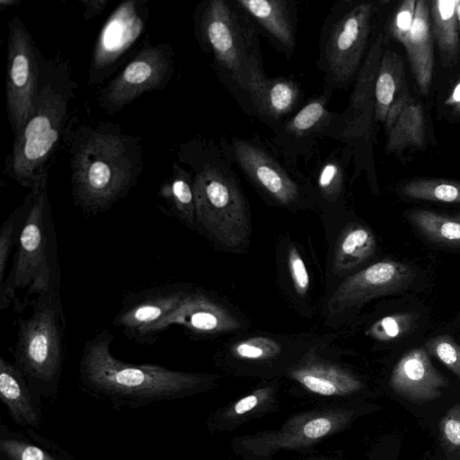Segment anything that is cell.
I'll use <instances>...</instances> for the list:
<instances>
[{"instance_id": "obj_1", "label": "cell", "mask_w": 460, "mask_h": 460, "mask_svg": "<svg viewBox=\"0 0 460 460\" xmlns=\"http://www.w3.org/2000/svg\"><path fill=\"white\" fill-rule=\"evenodd\" d=\"M114 336L102 329L87 340L79 362V380L93 396L113 407L130 409L180 399L214 387L218 376L171 370L159 365H133L111 352Z\"/></svg>"}, {"instance_id": "obj_2", "label": "cell", "mask_w": 460, "mask_h": 460, "mask_svg": "<svg viewBox=\"0 0 460 460\" xmlns=\"http://www.w3.org/2000/svg\"><path fill=\"white\" fill-rule=\"evenodd\" d=\"M181 161L191 168L196 228L222 248H243L251 234L249 206L222 142L193 139Z\"/></svg>"}, {"instance_id": "obj_3", "label": "cell", "mask_w": 460, "mask_h": 460, "mask_svg": "<svg viewBox=\"0 0 460 460\" xmlns=\"http://www.w3.org/2000/svg\"><path fill=\"white\" fill-rule=\"evenodd\" d=\"M70 145L72 193L84 213L109 210L136 184L143 166L137 137L105 124L83 126Z\"/></svg>"}, {"instance_id": "obj_4", "label": "cell", "mask_w": 460, "mask_h": 460, "mask_svg": "<svg viewBox=\"0 0 460 460\" xmlns=\"http://www.w3.org/2000/svg\"><path fill=\"white\" fill-rule=\"evenodd\" d=\"M197 38L225 85L247 111L249 96L267 77L256 23L235 0H208L196 12Z\"/></svg>"}, {"instance_id": "obj_5", "label": "cell", "mask_w": 460, "mask_h": 460, "mask_svg": "<svg viewBox=\"0 0 460 460\" xmlns=\"http://www.w3.org/2000/svg\"><path fill=\"white\" fill-rule=\"evenodd\" d=\"M48 169L31 189V202L18 235V248L7 278L0 286V309L13 303L20 313L29 298L60 288L58 239L47 192Z\"/></svg>"}, {"instance_id": "obj_6", "label": "cell", "mask_w": 460, "mask_h": 460, "mask_svg": "<svg viewBox=\"0 0 460 460\" xmlns=\"http://www.w3.org/2000/svg\"><path fill=\"white\" fill-rule=\"evenodd\" d=\"M75 84L65 63L42 60L34 112L15 137L6 159V172L22 187L32 189L47 169L65 129Z\"/></svg>"}, {"instance_id": "obj_7", "label": "cell", "mask_w": 460, "mask_h": 460, "mask_svg": "<svg viewBox=\"0 0 460 460\" xmlns=\"http://www.w3.org/2000/svg\"><path fill=\"white\" fill-rule=\"evenodd\" d=\"M376 7L370 2L341 0L332 4L319 34L316 66L323 88L346 89L365 61Z\"/></svg>"}, {"instance_id": "obj_8", "label": "cell", "mask_w": 460, "mask_h": 460, "mask_svg": "<svg viewBox=\"0 0 460 460\" xmlns=\"http://www.w3.org/2000/svg\"><path fill=\"white\" fill-rule=\"evenodd\" d=\"M221 142L234 164L266 199L288 209L315 204L309 176L270 140L255 135L223 137Z\"/></svg>"}, {"instance_id": "obj_9", "label": "cell", "mask_w": 460, "mask_h": 460, "mask_svg": "<svg viewBox=\"0 0 460 460\" xmlns=\"http://www.w3.org/2000/svg\"><path fill=\"white\" fill-rule=\"evenodd\" d=\"M60 288L29 302L31 315L17 318V341L10 349L26 378L49 384L58 378L66 352V323Z\"/></svg>"}, {"instance_id": "obj_10", "label": "cell", "mask_w": 460, "mask_h": 460, "mask_svg": "<svg viewBox=\"0 0 460 460\" xmlns=\"http://www.w3.org/2000/svg\"><path fill=\"white\" fill-rule=\"evenodd\" d=\"M358 416L349 402L294 413L278 429L234 438V452L244 460H271L282 449L301 450L348 429Z\"/></svg>"}, {"instance_id": "obj_11", "label": "cell", "mask_w": 460, "mask_h": 460, "mask_svg": "<svg viewBox=\"0 0 460 460\" xmlns=\"http://www.w3.org/2000/svg\"><path fill=\"white\" fill-rule=\"evenodd\" d=\"M383 35L372 43L354 82L347 108L338 112L332 139L343 144L342 149L353 160V181L361 169L368 166L371 149L372 118L375 117V82L382 55Z\"/></svg>"}, {"instance_id": "obj_12", "label": "cell", "mask_w": 460, "mask_h": 460, "mask_svg": "<svg viewBox=\"0 0 460 460\" xmlns=\"http://www.w3.org/2000/svg\"><path fill=\"white\" fill-rule=\"evenodd\" d=\"M8 28L6 108L16 137L34 112L43 58L17 16L12 18Z\"/></svg>"}, {"instance_id": "obj_13", "label": "cell", "mask_w": 460, "mask_h": 460, "mask_svg": "<svg viewBox=\"0 0 460 460\" xmlns=\"http://www.w3.org/2000/svg\"><path fill=\"white\" fill-rule=\"evenodd\" d=\"M174 66L170 45H146L100 93L99 101L108 111H117L141 94L165 86Z\"/></svg>"}, {"instance_id": "obj_14", "label": "cell", "mask_w": 460, "mask_h": 460, "mask_svg": "<svg viewBox=\"0 0 460 460\" xmlns=\"http://www.w3.org/2000/svg\"><path fill=\"white\" fill-rule=\"evenodd\" d=\"M323 88L321 93L310 97L275 131L270 142L289 161L298 165V160L310 159L319 142L332 138L338 112H332L328 105L333 94Z\"/></svg>"}, {"instance_id": "obj_15", "label": "cell", "mask_w": 460, "mask_h": 460, "mask_svg": "<svg viewBox=\"0 0 460 460\" xmlns=\"http://www.w3.org/2000/svg\"><path fill=\"white\" fill-rule=\"evenodd\" d=\"M194 288L189 283H165L127 295L113 325L137 344L155 343L154 328L171 314Z\"/></svg>"}, {"instance_id": "obj_16", "label": "cell", "mask_w": 460, "mask_h": 460, "mask_svg": "<svg viewBox=\"0 0 460 460\" xmlns=\"http://www.w3.org/2000/svg\"><path fill=\"white\" fill-rule=\"evenodd\" d=\"M415 272L404 263L382 261L347 277L334 290L327 305L331 312L364 304L370 299L405 290Z\"/></svg>"}, {"instance_id": "obj_17", "label": "cell", "mask_w": 460, "mask_h": 460, "mask_svg": "<svg viewBox=\"0 0 460 460\" xmlns=\"http://www.w3.org/2000/svg\"><path fill=\"white\" fill-rule=\"evenodd\" d=\"M172 325H179L193 336H210L240 329V321L205 291L192 288L181 304L153 331L155 341Z\"/></svg>"}, {"instance_id": "obj_18", "label": "cell", "mask_w": 460, "mask_h": 460, "mask_svg": "<svg viewBox=\"0 0 460 460\" xmlns=\"http://www.w3.org/2000/svg\"><path fill=\"white\" fill-rule=\"evenodd\" d=\"M144 7L137 1L121 4L107 20L95 46L90 68L92 83L102 80L145 28Z\"/></svg>"}, {"instance_id": "obj_19", "label": "cell", "mask_w": 460, "mask_h": 460, "mask_svg": "<svg viewBox=\"0 0 460 460\" xmlns=\"http://www.w3.org/2000/svg\"><path fill=\"white\" fill-rule=\"evenodd\" d=\"M285 376L310 395L341 399L343 402L365 387L362 380L352 371L320 358H304Z\"/></svg>"}, {"instance_id": "obj_20", "label": "cell", "mask_w": 460, "mask_h": 460, "mask_svg": "<svg viewBox=\"0 0 460 460\" xmlns=\"http://www.w3.org/2000/svg\"><path fill=\"white\" fill-rule=\"evenodd\" d=\"M448 379L438 371L425 348L407 351L394 366L390 385L399 396L413 402H425L440 397Z\"/></svg>"}, {"instance_id": "obj_21", "label": "cell", "mask_w": 460, "mask_h": 460, "mask_svg": "<svg viewBox=\"0 0 460 460\" xmlns=\"http://www.w3.org/2000/svg\"><path fill=\"white\" fill-rule=\"evenodd\" d=\"M299 83L292 77H266L250 94L247 113L257 117L273 132L304 103Z\"/></svg>"}, {"instance_id": "obj_22", "label": "cell", "mask_w": 460, "mask_h": 460, "mask_svg": "<svg viewBox=\"0 0 460 460\" xmlns=\"http://www.w3.org/2000/svg\"><path fill=\"white\" fill-rule=\"evenodd\" d=\"M279 389L275 379L261 383L246 395L213 411L207 420L208 429L213 433L231 432L255 419L278 411Z\"/></svg>"}, {"instance_id": "obj_23", "label": "cell", "mask_w": 460, "mask_h": 460, "mask_svg": "<svg viewBox=\"0 0 460 460\" xmlns=\"http://www.w3.org/2000/svg\"><path fill=\"white\" fill-rule=\"evenodd\" d=\"M284 347L275 338L257 335L242 339L228 349L227 367L235 374L273 379L285 375L277 364L282 358Z\"/></svg>"}, {"instance_id": "obj_24", "label": "cell", "mask_w": 460, "mask_h": 460, "mask_svg": "<svg viewBox=\"0 0 460 460\" xmlns=\"http://www.w3.org/2000/svg\"><path fill=\"white\" fill-rule=\"evenodd\" d=\"M288 59L295 49L297 7L289 0H235Z\"/></svg>"}, {"instance_id": "obj_25", "label": "cell", "mask_w": 460, "mask_h": 460, "mask_svg": "<svg viewBox=\"0 0 460 460\" xmlns=\"http://www.w3.org/2000/svg\"><path fill=\"white\" fill-rule=\"evenodd\" d=\"M415 81L423 94H428L433 75V35L429 2L418 0L410 31L402 41Z\"/></svg>"}, {"instance_id": "obj_26", "label": "cell", "mask_w": 460, "mask_h": 460, "mask_svg": "<svg viewBox=\"0 0 460 460\" xmlns=\"http://www.w3.org/2000/svg\"><path fill=\"white\" fill-rule=\"evenodd\" d=\"M26 379L15 364L0 357V398L16 424L34 427L40 419Z\"/></svg>"}, {"instance_id": "obj_27", "label": "cell", "mask_w": 460, "mask_h": 460, "mask_svg": "<svg viewBox=\"0 0 460 460\" xmlns=\"http://www.w3.org/2000/svg\"><path fill=\"white\" fill-rule=\"evenodd\" d=\"M351 160V155L341 148L331 151L318 161L309 176L315 203L334 205L342 201Z\"/></svg>"}, {"instance_id": "obj_28", "label": "cell", "mask_w": 460, "mask_h": 460, "mask_svg": "<svg viewBox=\"0 0 460 460\" xmlns=\"http://www.w3.org/2000/svg\"><path fill=\"white\" fill-rule=\"evenodd\" d=\"M172 174L162 184L158 196L165 212L190 229L196 228L192 173L174 164Z\"/></svg>"}, {"instance_id": "obj_29", "label": "cell", "mask_w": 460, "mask_h": 460, "mask_svg": "<svg viewBox=\"0 0 460 460\" xmlns=\"http://www.w3.org/2000/svg\"><path fill=\"white\" fill-rule=\"evenodd\" d=\"M376 250L372 231L360 224H351L340 235L332 261L336 274L344 275L367 260Z\"/></svg>"}, {"instance_id": "obj_30", "label": "cell", "mask_w": 460, "mask_h": 460, "mask_svg": "<svg viewBox=\"0 0 460 460\" xmlns=\"http://www.w3.org/2000/svg\"><path fill=\"white\" fill-rule=\"evenodd\" d=\"M430 25L436 40L441 64L454 66L459 54V36L456 16V0L429 2Z\"/></svg>"}, {"instance_id": "obj_31", "label": "cell", "mask_w": 460, "mask_h": 460, "mask_svg": "<svg viewBox=\"0 0 460 460\" xmlns=\"http://www.w3.org/2000/svg\"><path fill=\"white\" fill-rule=\"evenodd\" d=\"M404 82L403 61L392 49L385 50L380 58L375 82V119L385 122L392 103Z\"/></svg>"}, {"instance_id": "obj_32", "label": "cell", "mask_w": 460, "mask_h": 460, "mask_svg": "<svg viewBox=\"0 0 460 460\" xmlns=\"http://www.w3.org/2000/svg\"><path fill=\"white\" fill-rule=\"evenodd\" d=\"M386 133L387 153L402 151L408 147H422L425 126L421 106L414 101H410Z\"/></svg>"}, {"instance_id": "obj_33", "label": "cell", "mask_w": 460, "mask_h": 460, "mask_svg": "<svg viewBox=\"0 0 460 460\" xmlns=\"http://www.w3.org/2000/svg\"><path fill=\"white\" fill-rule=\"evenodd\" d=\"M411 225L433 243L460 246V222L434 211L414 209L407 213Z\"/></svg>"}, {"instance_id": "obj_34", "label": "cell", "mask_w": 460, "mask_h": 460, "mask_svg": "<svg viewBox=\"0 0 460 460\" xmlns=\"http://www.w3.org/2000/svg\"><path fill=\"white\" fill-rule=\"evenodd\" d=\"M402 192L415 199L460 203V181L448 179H416L407 182Z\"/></svg>"}, {"instance_id": "obj_35", "label": "cell", "mask_w": 460, "mask_h": 460, "mask_svg": "<svg viewBox=\"0 0 460 460\" xmlns=\"http://www.w3.org/2000/svg\"><path fill=\"white\" fill-rule=\"evenodd\" d=\"M0 451L7 460H64L46 446L31 442L16 433L2 431Z\"/></svg>"}, {"instance_id": "obj_36", "label": "cell", "mask_w": 460, "mask_h": 460, "mask_svg": "<svg viewBox=\"0 0 460 460\" xmlns=\"http://www.w3.org/2000/svg\"><path fill=\"white\" fill-rule=\"evenodd\" d=\"M414 322L411 313H396L385 316L375 322L367 334L378 341H392L405 335L411 329Z\"/></svg>"}, {"instance_id": "obj_37", "label": "cell", "mask_w": 460, "mask_h": 460, "mask_svg": "<svg viewBox=\"0 0 460 460\" xmlns=\"http://www.w3.org/2000/svg\"><path fill=\"white\" fill-rule=\"evenodd\" d=\"M439 441L448 460H460V402L453 405L438 422Z\"/></svg>"}, {"instance_id": "obj_38", "label": "cell", "mask_w": 460, "mask_h": 460, "mask_svg": "<svg viewBox=\"0 0 460 460\" xmlns=\"http://www.w3.org/2000/svg\"><path fill=\"white\" fill-rule=\"evenodd\" d=\"M425 349L460 379V345L450 336H436L426 342Z\"/></svg>"}, {"instance_id": "obj_39", "label": "cell", "mask_w": 460, "mask_h": 460, "mask_svg": "<svg viewBox=\"0 0 460 460\" xmlns=\"http://www.w3.org/2000/svg\"><path fill=\"white\" fill-rule=\"evenodd\" d=\"M287 269L295 292L299 296H305L310 290L311 277L305 261L293 244L287 251Z\"/></svg>"}, {"instance_id": "obj_40", "label": "cell", "mask_w": 460, "mask_h": 460, "mask_svg": "<svg viewBox=\"0 0 460 460\" xmlns=\"http://www.w3.org/2000/svg\"><path fill=\"white\" fill-rule=\"evenodd\" d=\"M417 1L406 0L398 7L393 18L390 31L395 40L402 43L411 30Z\"/></svg>"}, {"instance_id": "obj_41", "label": "cell", "mask_w": 460, "mask_h": 460, "mask_svg": "<svg viewBox=\"0 0 460 460\" xmlns=\"http://www.w3.org/2000/svg\"><path fill=\"white\" fill-rule=\"evenodd\" d=\"M81 3L85 6L86 10L84 12V18L90 19L93 16L98 14L101 13L106 6L107 1L106 0H86V1H81Z\"/></svg>"}, {"instance_id": "obj_42", "label": "cell", "mask_w": 460, "mask_h": 460, "mask_svg": "<svg viewBox=\"0 0 460 460\" xmlns=\"http://www.w3.org/2000/svg\"><path fill=\"white\" fill-rule=\"evenodd\" d=\"M460 103V81L458 84L455 86L454 90L452 91L451 94L446 99L445 104L446 105H457Z\"/></svg>"}, {"instance_id": "obj_43", "label": "cell", "mask_w": 460, "mask_h": 460, "mask_svg": "<svg viewBox=\"0 0 460 460\" xmlns=\"http://www.w3.org/2000/svg\"><path fill=\"white\" fill-rule=\"evenodd\" d=\"M456 16L457 22L458 36H459V54H460V0H456Z\"/></svg>"}, {"instance_id": "obj_44", "label": "cell", "mask_w": 460, "mask_h": 460, "mask_svg": "<svg viewBox=\"0 0 460 460\" xmlns=\"http://www.w3.org/2000/svg\"><path fill=\"white\" fill-rule=\"evenodd\" d=\"M0 3H1L2 4H7V5H8V4H15L16 2H15V1H12V0H6V1H4V0H1V1H0Z\"/></svg>"}, {"instance_id": "obj_45", "label": "cell", "mask_w": 460, "mask_h": 460, "mask_svg": "<svg viewBox=\"0 0 460 460\" xmlns=\"http://www.w3.org/2000/svg\"><path fill=\"white\" fill-rule=\"evenodd\" d=\"M454 111L460 114V103L454 107Z\"/></svg>"}, {"instance_id": "obj_46", "label": "cell", "mask_w": 460, "mask_h": 460, "mask_svg": "<svg viewBox=\"0 0 460 460\" xmlns=\"http://www.w3.org/2000/svg\"><path fill=\"white\" fill-rule=\"evenodd\" d=\"M456 219H457L459 222H460V213H458L457 215H456L454 217Z\"/></svg>"}, {"instance_id": "obj_47", "label": "cell", "mask_w": 460, "mask_h": 460, "mask_svg": "<svg viewBox=\"0 0 460 460\" xmlns=\"http://www.w3.org/2000/svg\"><path fill=\"white\" fill-rule=\"evenodd\" d=\"M3 460V459H2Z\"/></svg>"}]
</instances>
